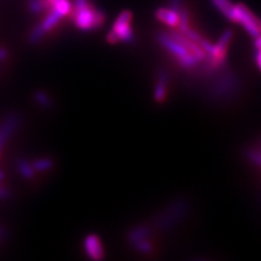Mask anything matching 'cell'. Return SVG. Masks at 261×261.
Wrapping results in <instances>:
<instances>
[{"label":"cell","instance_id":"20","mask_svg":"<svg viewBox=\"0 0 261 261\" xmlns=\"http://www.w3.org/2000/svg\"><path fill=\"white\" fill-rule=\"evenodd\" d=\"M255 59H256V63H257V65H258L259 70L261 71V48H258Z\"/></svg>","mask_w":261,"mask_h":261},{"label":"cell","instance_id":"23","mask_svg":"<svg viewBox=\"0 0 261 261\" xmlns=\"http://www.w3.org/2000/svg\"><path fill=\"white\" fill-rule=\"evenodd\" d=\"M5 235H6V232H5V230H3V228L0 227V238H4Z\"/></svg>","mask_w":261,"mask_h":261},{"label":"cell","instance_id":"18","mask_svg":"<svg viewBox=\"0 0 261 261\" xmlns=\"http://www.w3.org/2000/svg\"><path fill=\"white\" fill-rule=\"evenodd\" d=\"M44 36H45V33L42 30H40V28L38 25H36L34 29H33V31L31 32L30 42L32 44H36V43L40 42V40L43 39Z\"/></svg>","mask_w":261,"mask_h":261},{"label":"cell","instance_id":"6","mask_svg":"<svg viewBox=\"0 0 261 261\" xmlns=\"http://www.w3.org/2000/svg\"><path fill=\"white\" fill-rule=\"evenodd\" d=\"M149 234V228L147 226H137L132 228L128 233V240L137 251L142 254H149L153 248L152 244L148 240Z\"/></svg>","mask_w":261,"mask_h":261},{"label":"cell","instance_id":"21","mask_svg":"<svg viewBox=\"0 0 261 261\" xmlns=\"http://www.w3.org/2000/svg\"><path fill=\"white\" fill-rule=\"evenodd\" d=\"M8 58V51L6 50L5 48L0 47V62L5 61Z\"/></svg>","mask_w":261,"mask_h":261},{"label":"cell","instance_id":"5","mask_svg":"<svg viewBox=\"0 0 261 261\" xmlns=\"http://www.w3.org/2000/svg\"><path fill=\"white\" fill-rule=\"evenodd\" d=\"M130 21H132V13L128 10H124L119 14L116 22L113 23L111 32L119 42H133L134 34L130 28Z\"/></svg>","mask_w":261,"mask_h":261},{"label":"cell","instance_id":"24","mask_svg":"<svg viewBox=\"0 0 261 261\" xmlns=\"http://www.w3.org/2000/svg\"><path fill=\"white\" fill-rule=\"evenodd\" d=\"M4 177H5V174H4V172H3V171H2V170H0V182H2V181H3V179H4Z\"/></svg>","mask_w":261,"mask_h":261},{"label":"cell","instance_id":"12","mask_svg":"<svg viewBox=\"0 0 261 261\" xmlns=\"http://www.w3.org/2000/svg\"><path fill=\"white\" fill-rule=\"evenodd\" d=\"M62 16L58 12L50 10L47 14L46 18L38 24V27L45 33V34H47V33H49L54 28L58 25V23L60 22Z\"/></svg>","mask_w":261,"mask_h":261},{"label":"cell","instance_id":"11","mask_svg":"<svg viewBox=\"0 0 261 261\" xmlns=\"http://www.w3.org/2000/svg\"><path fill=\"white\" fill-rule=\"evenodd\" d=\"M167 91H168V76L165 72H161L158 75L157 84L154 86V93H153L154 100L159 103L165 101L167 97Z\"/></svg>","mask_w":261,"mask_h":261},{"label":"cell","instance_id":"2","mask_svg":"<svg viewBox=\"0 0 261 261\" xmlns=\"http://www.w3.org/2000/svg\"><path fill=\"white\" fill-rule=\"evenodd\" d=\"M233 33L227 30L223 33V35L220 37L218 44H211L208 40L201 38L199 46L205 50L208 58V68L210 70H217L222 67L226 59V50L227 46L232 39Z\"/></svg>","mask_w":261,"mask_h":261},{"label":"cell","instance_id":"14","mask_svg":"<svg viewBox=\"0 0 261 261\" xmlns=\"http://www.w3.org/2000/svg\"><path fill=\"white\" fill-rule=\"evenodd\" d=\"M32 166L37 172H46L54 167V161L50 158H40L33 162Z\"/></svg>","mask_w":261,"mask_h":261},{"label":"cell","instance_id":"16","mask_svg":"<svg viewBox=\"0 0 261 261\" xmlns=\"http://www.w3.org/2000/svg\"><path fill=\"white\" fill-rule=\"evenodd\" d=\"M29 10L34 14L47 11L46 2L45 0H29Z\"/></svg>","mask_w":261,"mask_h":261},{"label":"cell","instance_id":"7","mask_svg":"<svg viewBox=\"0 0 261 261\" xmlns=\"http://www.w3.org/2000/svg\"><path fill=\"white\" fill-rule=\"evenodd\" d=\"M20 125V117L16 113H10L3 120L0 124V150L9 141V138L14 134Z\"/></svg>","mask_w":261,"mask_h":261},{"label":"cell","instance_id":"8","mask_svg":"<svg viewBox=\"0 0 261 261\" xmlns=\"http://www.w3.org/2000/svg\"><path fill=\"white\" fill-rule=\"evenodd\" d=\"M84 249L87 257L92 261H102L105 258V250L101 241L97 235L89 234L84 240Z\"/></svg>","mask_w":261,"mask_h":261},{"label":"cell","instance_id":"19","mask_svg":"<svg viewBox=\"0 0 261 261\" xmlns=\"http://www.w3.org/2000/svg\"><path fill=\"white\" fill-rule=\"evenodd\" d=\"M10 196V192L6 187L0 186V199H6Z\"/></svg>","mask_w":261,"mask_h":261},{"label":"cell","instance_id":"22","mask_svg":"<svg viewBox=\"0 0 261 261\" xmlns=\"http://www.w3.org/2000/svg\"><path fill=\"white\" fill-rule=\"evenodd\" d=\"M257 39H256V42H255V46H256V48L258 49V48H261V35H259L258 37H256Z\"/></svg>","mask_w":261,"mask_h":261},{"label":"cell","instance_id":"3","mask_svg":"<svg viewBox=\"0 0 261 261\" xmlns=\"http://www.w3.org/2000/svg\"><path fill=\"white\" fill-rule=\"evenodd\" d=\"M73 20L77 29L82 31H89L93 29L100 28L105 23V13L95 9V8L87 3L86 5L74 7V14Z\"/></svg>","mask_w":261,"mask_h":261},{"label":"cell","instance_id":"15","mask_svg":"<svg viewBox=\"0 0 261 261\" xmlns=\"http://www.w3.org/2000/svg\"><path fill=\"white\" fill-rule=\"evenodd\" d=\"M211 3L220 12H221L223 15H225L226 18L234 6L231 0H211Z\"/></svg>","mask_w":261,"mask_h":261},{"label":"cell","instance_id":"13","mask_svg":"<svg viewBox=\"0 0 261 261\" xmlns=\"http://www.w3.org/2000/svg\"><path fill=\"white\" fill-rule=\"evenodd\" d=\"M16 168H18V171L21 174V176L25 179H31L35 175V170L33 168L32 163H30L25 159L20 158L16 160Z\"/></svg>","mask_w":261,"mask_h":261},{"label":"cell","instance_id":"17","mask_svg":"<svg viewBox=\"0 0 261 261\" xmlns=\"http://www.w3.org/2000/svg\"><path fill=\"white\" fill-rule=\"evenodd\" d=\"M35 97V100L36 102L40 106V107H43L45 109H49L51 108V100L49 96L44 92V91H37L34 95Z\"/></svg>","mask_w":261,"mask_h":261},{"label":"cell","instance_id":"4","mask_svg":"<svg viewBox=\"0 0 261 261\" xmlns=\"http://www.w3.org/2000/svg\"><path fill=\"white\" fill-rule=\"evenodd\" d=\"M227 19L234 23L241 24L252 37H258L261 35V22L246 6L242 4L234 5L231 12L227 15Z\"/></svg>","mask_w":261,"mask_h":261},{"label":"cell","instance_id":"9","mask_svg":"<svg viewBox=\"0 0 261 261\" xmlns=\"http://www.w3.org/2000/svg\"><path fill=\"white\" fill-rule=\"evenodd\" d=\"M156 16L159 21L165 23L166 25L170 28H176L179 23V13L178 11L172 9H167V8H160L157 10Z\"/></svg>","mask_w":261,"mask_h":261},{"label":"cell","instance_id":"1","mask_svg":"<svg viewBox=\"0 0 261 261\" xmlns=\"http://www.w3.org/2000/svg\"><path fill=\"white\" fill-rule=\"evenodd\" d=\"M158 40L165 49L173 56L174 60L183 69H194L200 62L207 59V55L199 44L187 38L181 32L160 34Z\"/></svg>","mask_w":261,"mask_h":261},{"label":"cell","instance_id":"10","mask_svg":"<svg viewBox=\"0 0 261 261\" xmlns=\"http://www.w3.org/2000/svg\"><path fill=\"white\" fill-rule=\"evenodd\" d=\"M47 5V10H54L58 12L62 18L67 16L72 11V5L70 0H45Z\"/></svg>","mask_w":261,"mask_h":261}]
</instances>
